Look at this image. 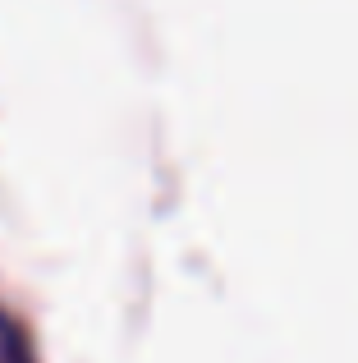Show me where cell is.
<instances>
[{"mask_svg":"<svg viewBox=\"0 0 358 363\" xmlns=\"http://www.w3.org/2000/svg\"><path fill=\"white\" fill-rule=\"evenodd\" d=\"M0 363H37L33 359V345H28L23 327L0 308Z\"/></svg>","mask_w":358,"mask_h":363,"instance_id":"1","label":"cell"}]
</instances>
